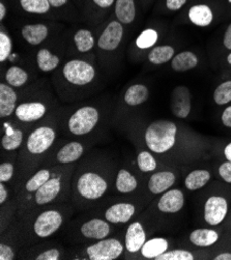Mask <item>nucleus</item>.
I'll list each match as a JSON object with an SVG mask.
<instances>
[{
	"instance_id": "0eeeda50",
	"label": "nucleus",
	"mask_w": 231,
	"mask_h": 260,
	"mask_svg": "<svg viewBox=\"0 0 231 260\" xmlns=\"http://www.w3.org/2000/svg\"><path fill=\"white\" fill-rule=\"evenodd\" d=\"M228 213V203L224 197L212 196L204 204V220L211 226L221 224Z\"/></svg>"
},
{
	"instance_id": "9b49d317",
	"label": "nucleus",
	"mask_w": 231,
	"mask_h": 260,
	"mask_svg": "<svg viewBox=\"0 0 231 260\" xmlns=\"http://www.w3.org/2000/svg\"><path fill=\"white\" fill-rule=\"evenodd\" d=\"M135 214V206L131 203H116L105 213V218L112 224H124L129 222Z\"/></svg>"
},
{
	"instance_id": "ddd939ff",
	"label": "nucleus",
	"mask_w": 231,
	"mask_h": 260,
	"mask_svg": "<svg viewBox=\"0 0 231 260\" xmlns=\"http://www.w3.org/2000/svg\"><path fill=\"white\" fill-rule=\"evenodd\" d=\"M16 116L24 122H32L41 119L46 113V107L40 102L23 103L16 108Z\"/></svg>"
},
{
	"instance_id": "4be33fe9",
	"label": "nucleus",
	"mask_w": 231,
	"mask_h": 260,
	"mask_svg": "<svg viewBox=\"0 0 231 260\" xmlns=\"http://www.w3.org/2000/svg\"><path fill=\"white\" fill-rule=\"evenodd\" d=\"M84 148L79 142H70L65 144L57 153V161L61 164L76 162L81 158Z\"/></svg>"
},
{
	"instance_id": "bb28decb",
	"label": "nucleus",
	"mask_w": 231,
	"mask_h": 260,
	"mask_svg": "<svg viewBox=\"0 0 231 260\" xmlns=\"http://www.w3.org/2000/svg\"><path fill=\"white\" fill-rule=\"evenodd\" d=\"M148 89L142 84L132 85L124 94V101L130 106H138L148 99Z\"/></svg>"
},
{
	"instance_id": "f704fd0d",
	"label": "nucleus",
	"mask_w": 231,
	"mask_h": 260,
	"mask_svg": "<svg viewBox=\"0 0 231 260\" xmlns=\"http://www.w3.org/2000/svg\"><path fill=\"white\" fill-rule=\"evenodd\" d=\"M214 101L217 105H226L231 102V80L220 84L214 92Z\"/></svg>"
},
{
	"instance_id": "9d476101",
	"label": "nucleus",
	"mask_w": 231,
	"mask_h": 260,
	"mask_svg": "<svg viewBox=\"0 0 231 260\" xmlns=\"http://www.w3.org/2000/svg\"><path fill=\"white\" fill-rule=\"evenodd\" d=\"M122 24L119 21H112L108 24L105 30L102 32L97 41V45L102 50L113 51L119 46L122 40Z\"/></svg>"
},
{
	"instance_id": "2eb2a0df",
	"label": "nucleus",
	"mask_w": 231,
	"mask_h": 260,
	"mask_svg": "<svg viewBox=\"0 0 231 260\" xmlns=\"http://www.w3.org/2000/svg\"><path fill=\"white\" fill-rule=\"evenodd\" d=\"M175 183V175L170 171H161L152 174L148 181L149 191L155 194H162L169 190Z\"/></svg>"
},
{
	"instance_id": "7c9ffc66",
	"label": "nucleus",
	"mask_w": 231,
	"mask_h": 260,
	"mask_svg": "<svg viewBox=\"0 0 231 260\" xmlns=\"http://www.w3.org/2000/svg\"><path fill=\"white\" fill-rule=\"evenodd\" d=\"M6 80L8 84L14 87L23 86L28 80V74L22 68L14 66L11 67L6 73Z\"/></svg>"
},
{
	"instance_id": "412c9836",
	"label": "nucleus",
	"mask_w": 231,
	"mask_h": 260,
	"mask_svg": "<svg viewBox=\"0 0 231 260\" xmlns=\"http://www.w3.org/2000/svg\"><path fill=\"white\" fill-rule=\"evenodd\" d=\"M47 26L43 24H29L22 28V36L28 44L37 46L40 45L48 37Z\"/></svg>"
},
{
	"instance_id": "58836bf2",
	"label": "nucleus",
	"mask_w": 231,
	"mask_h": 260,
	"mask_svg": "<svg viewBox=\"0 0 231 260\" xmlns=\"http://www.w3.org/2000/svg\"><path fill=\"white\" fill-rule=\"evenodd\" d=\"M194 256L191 252L185 250H174L165 252L156 260H193Z\"/></svg>"
},
{
	"instance_id": "09e8293b",
	"label": "nucleus",
	"mask_w": 231,
	"mask_h": 260,
	"mask_svg": "<svg viewBox=\"0 0 231 260\" xmlns=\"http://www.w3.org/2000/svg\"><path fill=\"white\" fill-rule=\"evenodd\" d=\"M93 3L100 8H109L113 5L114 0H93Z\"/></svg>"
},
{
	"instance_id": "37998d69",
	"label": "nucleus",
	"mask_w": 231,
	"mask_h": 260,
	"mask_svg": "<svg viewBox=\"0 0 231 260\" xmlns=\"http://www.w3.org/2000/svg\"><path fill=\"white\" fill-rule=\"evenodd\" d=\"M60 257V253L56 249H51L48 250L39 256H37V260H58Z\"/></svg>"
},
{
	"instance_id": "b1692460",
	"label": "nucleus",
	"mask_w": 231,
	"mask_h": 260,
	"mask_svg": "<svg viewBox=\"0 0 231 260\" xmlns=\"http://www.w3.org/2000/svg\"><path fill=\"white\" fill-rule=\"evenodd\" d=\"M167 249L168 242L163 238H156L145 242L140 251L142 256L145 258L157 259L159 256L164 254Z\"/></svg>"
},
{
	"instance_id": "a878e982",
	"label": "nucleus",
	"mask_w": 231,
	"mask_h": 260,
	"mask_svg": "<svg viewBox=\"0 0 231 260\" xmlns=\"http://www.w3.org/2000/svg\"><path fill=\"white\" fill-rule=\"evenodd\" d=\"M210 179H211V173L208 170H203V169L194 170L186 177L185 186L190 191H196L207 185Z\"/></svg>"
},
{
	"instance_id": "6e6552de",
	"label": "nucleus",
	"mask_w": 231,
	"mask_h": 260,
	"mask_svg": "<svg viewBox=\"0 0 231 260\" xmlns=\"http://www.w3.org/2000/svg\"><path fill=\"white\" fill-rule=\"evenodd\" d=\"M55 140V132L52 127L41 126L29 135L27 148L34 154H41L48 150Z\"/></svg>"
},
{
	"instance_id": "f03ea898",
	"label": "nucleus",
	"mask_w": 231,
	"mask_h": 260,
	"mask_svg": "<svg viewBox=\"0 0 231 260\" xmlns=\"http://www.w3.org/2000/svg\"><path fill=\"white\" fill-rule=\"evenodd\" d=\"M100 119L97 109L91 106H85L77 110L69 119V129L74 135L81 136L88 134L95 127Z\"/></svg>"
},
{
	"instance_id": "603ef678",
	"label": "nucleus",
	"mask_w": 231,
	"mask_h": 260,
	"mask_svg": "<svg viewBox=\"0 0 231 260\" xmlns=\"http://www.w3.org/2000/svg\"><path fill=\"white\" fill-rule=\"evenodd\" d=\"M224 154H225L226 159L231 162V142H230L229 144H227V146L225 147V149H224Z\"/></svg>"
},
{
	"instance_id": "c85d7f7f",
	"label": "nucleus",
	"mask_w": 231,
	"mask_h": 260,
	"mask_svg": "<svg viewBox=\"0 0 231 260\" xmlns=\"http://www.w3.org/2000/svg\"><path fill=\"white\" fill-rule=\"evenodd\" d=\"M174 55V49L171 46H158L153 48L148 54V60L152 64H164L170 61Z\"/></svg>"
},
{
	"instance_id": "de8ad7c7",
	"label": "nucleus",
	"mask_w": 231,
	"mask_h": 260,
	"mask_svg": "<svg viewBox=\"0 0 231 260\" xmlns=\"http://www.w3.org/2000/svg\"><path fill=\"white\" fill-rule=\"evenodd\" d=\"M223 43H224V46L228 50H231V24L228 26V28H227V30L225 32Z\"/></svg>"
},
{
	"instance_id": "423d86ee",
	"label": "nucleus",
	"mask_w": 231,
	"mask_h": 260,
	"mask_svg": "<svg viewBox=\"0 0 231 260\" xmlns=\"http://www.w3.org/2000/svg\"><path fill=\"white\" fill-rule=\"evenodd\" d=\"M62 224V216L57 211H46L36 220L34 229L40 238H48L55 233Z\"/></svg>"
},
{
	"instance_id": "c756f323",
	"label": "nucleus",
	"mask_w": 231,
	"mask_h": 260,
	"mask_svg": "<svg viewBox=\"0 0 231 260\" xmlns=\"http://www.w3.org/2000/svg\"><path fill=\"white\" fill-rule=\"evenodd\" d=\"M37 64L43 72H51L59 64V58L47 49H42L37 54Z\"/></svg>"
},
{
	"instance_id": "cd10ccee",
	"label": "nucleus",
	"mask_w": 231,
	"mask_h": 260,
	"mask_svg": "<svg viewBox=\"0 0 231 260\" xmlns=\"http://www.w3.org/2000/svg\"><path fill=\"white\" fill-rule=\"evenodd\" d=\"M137 179L125 169H120L116 178V189L120 193H131L137 188Z\"/></svg>"
},
{
	"instance_id": "c9c22d12",
	"label": "nucleus",
	"mask_w": 231,
	"mask_h": 260,
	"mask_svg": "<svg viewBox=\"0 0 231 260\" xmlns=\"http://www.w3.org/2000/svg\"><path fill=\"white\" fill-rule=\"evenodd\" d=\"M137 164L141 171L151 172L157 168V161L148 151H141L137 157Z\"/></svg>"
},
{
	"instance_id": "393cba45",
	"label": "nucleus",
	"mask_w": 231,
	"mask_h": 260,
	"mask_svg": "<svg viewBox=\"0 0 231 260\" xmlns=\"http://www.w3.org/2000/svg\"><path fill=\"white\" fill-rule=\"evenodd\" d=\"M218 240V232L212 229H196L190 235L191 243L197 247H210Z\"/></svg>"
},
{
	"instance_id": "aec40b11",
	"label": "nucleus",
	"mask_w": 231,
	"mask_h": 260,
	"mask_svg": "<svg viewBox=\"0 0 231 260\" xmlns=\"http://www.w3.org/2000/svg\"><path fill=\"white\" fill-rule=\"evenodd\" d=\"M199 59L191 51H184L171 59V68L175 72H187L197 67Z\"/></svg>"
},
{
	"instance_id": "f8f14e48",
	"label": "nucleus",
	"mask_w": 231,
	"mask_h": 260,
	"mask_svg": "<svg viewBox=\"0 0 231 260\" xmlns=\"http://www.w3.org/2000/svg\"><path fill=\"white\" fill-rule=\"evenodd\" d=\"M185 204V197L182 191L170 190L164 193L158 203L159 210L167 214H175L183 209Z\"/></svg>"
},
{
	"instance_id": "39448f33",
	"label": "nucleus",
	"mask_w": 231,
	"mask_h": 260,
	"mask_svg": "<svg viewBox=\"0 0 231 260\" xmlns=\"http://www.w3.org/2000/svg\"><path fill=\"white\" fill-rule=\"evenodd\" d=\"M91 260H114L123 252L122 244L115 239H103L86 250Z\"/></svg>"
},
{
	"instance_id": "4468645a",
	"label": "nucleus",
	"mask_w": 231,
	"mask_h": 260,
	"mask_svg": "<svg viewBox=\"0 0 231 260\" xmlns=\"http://www.w3.org/2000/svg\"><path fill=\"white\" fill-rule=\"evenodd\" d=\"M146 242V235L142 225L138 222L131 224L126 230L125 248L130 253H137Z\"/></svg>"
},
{
	"instance_id": "3c124183",
	"label": "nucleus",
	"mask_w": 231,
	"mask_h": 260,
	"mask_svg": "<svg viewBox=\"0 0 231 260\" xmlns=\"http://www.w3.org/2000/svg\"><path fill=\"white\" fill-rule=\"evenodd\" d=\"M68 0H49L50 5L54 7V8H59V7H62L67 4Z\"/></svg>"
},
{
	"instance_id": "5fc2aeb1",
	"label": "nucleus",
	"mask_w": 231,
	"mask_h": 260,
	"mask_svg": "<svg viewBox=\"0 0 231 260\" xmlns=\"http://www.w3.org/2000/svg\"><path fill=\"white\" fill-rule=\"evenodd\" d=\"M6 14H7L6 6L2 3V4H0V19L4 20V19H5V17H6Z\"/></svg>"
},
{
	"instance_id": "7ed1b4c3",
	"label": "nucleus",
	"mask_w": 231,
	"mask_h": 260,
	"mask_svg": "<svg viewBox=\"0 0 231 260\" xmlns=\"http://www.w3.org/2000/svg\"><path fill=\"white\" fill-rule=\"evenodd\" d=\"M62 72L65 79L75 85H86L95 77L94 68L83 60L75 59L69 61Z\"/></svg>"
},
{
	"instance_id": "2f4dec72",
	"label": "nucleus",
	"mask_w": 231,
	"mask_h": 260,
	"mask_svg": "<svg viewBox=\"0 0 231 260\" xmlns=\"http://www.w3.org/2000/svg\"><path fill=\"white\" fill-rule=\"evenodd\" d=\"M74 41L77 49H78V51L82 52V53L90 51L94 46L93 36L89 30L86 29H81L79 31H77L74 37Z\"/></svg>"
},
{
	"instance_id": "6e6d98bb",
	"label": "nucleus",
	"mask_w": 231,
	"mask_h": 260,
	"mask_svg": "<svg viewBox=\"0 0 231 260\" xmlns=\"http://www.w3.org/2000/svg\"><path fill=\"white\" fill-rule=\"evenodd\" d=\"M227 61H228V63L231 66V53L228 55V57H227Z\"/></svg>"
},
{
	"instance_id": "4d7b16f0",
	"label": "nucleus",
	"mask_w": 231,
	"mask_h": 260,
	"mask_svg": "<svg viewBox=\"0 0 231 260\" xmlns=\"http://www.w3.org/2000/svg\"><path fill=\"white\" fill-rule=\"evenodd\" d=\"M229 2H230V3H231V0H229Z\"/></svg>"
},
{
	"instance_id": "f3484780",
	"label": "nucleus",
	"mask_w": 231,
	"mask_h": 260,
	"mask_svg": "<svg viewBox=\"0 0 231 260\" xmlns=\"http://www.w3.org/2000/svg\"><path fill=\"white\" fill-rule=\"evenodd\" d=\"M109 225L100 219H92L81 226V233L87 239L103 240L109 235Z\"/></svg>"
},
{
	"instance_id": "dca6fc26",
	"label": "nucleus",
	"mask_w": 231,
	"mask_h": 260,
	"mask_svg": "<svg viewBox=\"0 0 231 260\" xmlns=\"http://www.w3.org/2000/svg\"><path fill=\"white\" fill-rule=\"evenodd\" d=\"M61 189L60 177L50 178L37 192H36V202L39 205L47 204L54 200L59 194Z\"/></svg>"
},
{
	"instance_id": "ea45409f",
	"label": "nucleus",
	"mask_w": 231,
	"mask_h": 260,
	"mask_svg": "<svg viewBox=\"0 0 231 260\" xmlns=\"http://www.w3.org/2000/svg\"><path fill=\"white\" fill-rule=\"evenodd\" d=\"M12 41L10 37L4 32L0 34V61L4 62L11 54Z\"/></svg>"
},
{
	"instance_id": "49530a36",
	"label": "nucleus",
	"mask_w": 231,
	"mask_h": 260,
	"mask_svg": "<svg viewBox=\"0 0 231 260\" xmlns=\"http://www.w3.org/2000/svg\"><path fill=\"white\" fill-rule=\"evenodd\" d=\"M222 122L225 126L231 128V106L227 107L222 114Z\"/></svg>"
},
{
	"instance_id": "6ab92c4d",
	"label": "nucleus",
	"mask_w": 231,
	"mask_h": 260,
	"mask_svg": "<svg viewBox=\"0 0 231 260\" xmlns=\"http://www.w3.org/2000/svg\"><path fill=\"white\" fill-rule=\"evenodd\" d=\"M189 19L199 27H207L214 19L211 8L207 5H196L189 10Z\"/></svg>"
},
{
	"instance_id": "a18cd8bd",
	"label": "nucleus",
	"mask_w": 231,
	"mask_h": 260,
	"mask_svg": "<svg viewBox=\"0 0 231 260\" xmlns=\"http://www.w3.org/2000/svg\"><path fill=\"white\" fill-rule=\"evenodd\" d=\"M186 3L187 0H166V7L170 11H177L182 9Z\"/></svg>"
},
{
	"instance_id": "79ce46f5",
	"label": "nucleus",
	"mask_w": 231,
	"mask_h": 260,
	"mask_svg": "<svg viewBox=\"0 0 231 260\" xmlns=\"http://www.w3.org/2000/svg\"><path fill=\"white\" fill-rule=\"evenodd\" d=\"M219 174L226 181L231 184V162H225L219 167Z\"/></svg>"
},
{
	"instance_id": "473e14b6",
	"label": "nucleus",
	"mask_w": 231,
	"mask_h": 260,
	"mask_svg": "<svg viewBox=\"0 0 231 260\" xmlns=\"http://www.w3.org/2000/svg\"><path fill=\"white\" fill-rule=\"evenodd\" d=\"M24 11L31 14H45L50 10L49 0H20Z\"/></svg>"
},
{
	"instance_id": "5701e85b",
	"label": "nucleus",
	"mask_w": 231,
	"mask_h": 260,
	"mask_svg": "<svg viewBox=\"0 0 231 260\" xmlns=\"http://www.w3.org/2000/svg\"><path fill=\"white\" fill-rule=\"evenodd\" d=\"M115 15L121 24H131L136 16L134 0H116Z\"/></svg>"
},
{
	"instance_id": "20e7f679",
	"label": "nucleus",
	"mask_w": 231,
	"mask_h": 260,
	"mask_svg": "<svg viewBox=\"0 0 231 260\" xmlns=\"http://www.w3.org/2000/svg\"><path fill=\"white\" fill-rule=\"evenodd\" d=\"M107 181L101 175L87 172L81 175L77 183V189L80 195L86 199L94 200L101 198L107 191Z\"/></svg>"
},
{
	"instance_id": "e433bc0d",
	"label": "nucleus",
	"mask_w": 231,
	"mask_h": 260,
	"mask_svg": "<svg viewBox=\"0 0 231 260\" xmlns=\"http://www.w3.org/2000/svg\"><path fill=\"white\" fill-rule=\"evenodd\" d=\"M23 132L16 129L11 135H5L2 139V145L6 150H15L20 147L23 141Z\"/></svg>"
},
{
	"instance_id": "f257e3e1",
	"label": "nucleus",
	"mask_w": 231,
	"mask_h": 260,
	"mask_svg": "<svg viewBox=\"0 0 231 260\" xmlns=\"http://www.w3.org/2000/svg\"><path fill=\"white\" fill-rule=\"evenodd\" d=\"M177 127L170 120L160 119L153 121L145 131L147 147L156 153H164L175 144Z\"/></svg>"
},
{
	"instance_id": "c03bdc74",
	"label": "nucleus",
	"mask_w": 231,
	"mask_h": 260,
	"mask_svg": "<svg viewBox=\"0 0 231 260\" xmlns=\"http://www.w3.org/2000/svg\"><path fill=\"white\" fill-rule=\"evenodd\" d=\"M15 259V253L13 249L5 244L0 245V260H13Z\"/></svg>"
},
{
	"instance_id": "4c0bfd02",
	"label": "nucleus",
	"mask_w": 231,
	"mask_h": 260,
	"mask_svg": "<svg viewBox=\"0 0 231 260\" xmlns=\"http://www.w3.org/2000/svg\"><path fill=\"white\" fill-rule=\"evenodd\" d=\"M158 32L153 29L144 30L136 40V45L140 49H147L152 47L158 41Z\"/></svg>"
},
{
	"instance_id": "864d4df0",
	"label": "nucleus",
	"mask_w": 231,
	"mask_h": 260,
	"mask_svg": "<svg viewBox=\"0 0 231 260\" xmlns=\"http://www.w3.org/2000/svg\"><path fill=\"white\" fill-rule=\"evenodd\" d=\"M215 260H231V253H223L218 255Z\"/></svg>"
},
{
	"instance_id": "a19ab883",
	"label": "nucleus",
	"mask_w": 231,
	"mask_h": 260,
	"mask_svg": "<svg viewBox=\"0 0 231 260\" xmlns=\"http://www.w3.org/2000/svg\"><path fill=\"white\" fill-rule=\"evenodd\" d=\"M14 174V166L11 163H3L0 165V181H9Z\"/></svg>"
},
{
	"instance_id": "8fccbe9b",
	"label": "nucleus",
	"mask_w": 231,
	"mask_h": 260,
	"mask_svg": "<svg viewBox=\"0 0 231 260\" xmlns=\"http://www.w3.org/2000/svg\"><path fill=\"white\" fill-rule=\"evenodd\" d=\"M7 197H8V191L5 188L4 184H2L0 185V203L3 204L7 200Z\"/></svg>"
},
{
	"instance_id": "1a4fd4ad",
	"label": "nucleus",
	"mask_w": 231,
	"mask_h": 260,
	"mask_svg": "<svg viewBox=\"0 0 231 260\" xmlns=\"http://www.w3.org/2000/svg\"><path fill=\"white\" fill-rule=\"evenodd\" d=\"M171 111L177 118H186L191 112V93L186 86H177L172 90Z\"/></svg>"
},
{
	"instance_id": "72a5a7b5",
	"label": "nucleus",
	"mask_w": 231,
	"mask_h": 260,
	"mask_svg": "<svg viewBox=\"0 0 231 260\" xmlns=\"http://www.w3.org/2000/svg\"><path fill=\"white\" fill-rule=\"evenodd\" d=\"M50 179V171L42 169L38 171L26 183V190L28 192H37L45 183Z\"/></svg>"
},
{
	"instance_id": "a211bd4d",
	"label": "nucleus",
	"mask_w": 231,
	"mask_h": 260,
	"mask_svg": "<svg viewBox=\"0 0 231 260\" xmlns=\"http://www.w3.org/2000/svg\"><path fill=\"white\" fill-rule=\"evenodd\" d=\"M16 103L17 94L15 90L7 85L0 84V116L8 117L16 111Z\"/></svg>"
}]
</instances>
